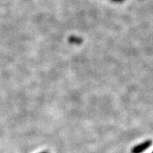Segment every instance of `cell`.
Listing matches in <instances>:
<instances>
[{"label":"cell","instance_id":"cell-2","mask_svg":"<svg viewBox=\"0 0 153 153\" xmlns=\"http://www.w3.org/2000/svg\"><path fill=\"white\" fill-rule=\"evenodd\" d=\"M111 2H113V3H122V2H123L124 0H111Z\"/></svg>","mask_w":153,"mask_h":153},{"label":"cell","instance_id":"cell-3","mask_svg":"<svg viewBox=\"0 0 153 153\" xmlns=\"http://www.w3.org/2000/svg\"><path fill=\"white\" fill-rule=\"evenodd\" d=\"M152 153H153V152H152Z\"/></svg>","mask_w":153,"mask_h":153},{"label":"cell","instance_id":"cell-1","mask_svg":"<svg viewBox=\"0 0 153 153\" xmlns=\"http://www.w3.org/2000/svg\"><path fill=\"white\" fill-rule=\"evenodd\" d=\"M152 141L151 140H146V141L138 144L134 147L131 150L132 153H142L145 151H146L148 148H150V146H152Z\"/></svg>","mask_w":153,"mask_h":153}]
</instances>
